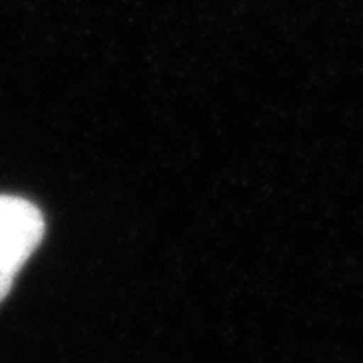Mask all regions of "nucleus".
Instances as JSON below:
<instances>
[{"mask_svg": "<svg viewBox=\"0 0 363 363\" xmlns=\"http://www.w3.org/2000/svg\"><path fill=\"white\" fill-rule=\"evenodd\" d=\"M45 218L23 198L0 196V303L9 294L18 272L41 244Z\"/></svg>", "mask_w": 363, "mask_h": 363, "instance_id": "1", "label": "nucleus"}]
</instances>
